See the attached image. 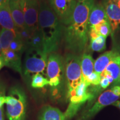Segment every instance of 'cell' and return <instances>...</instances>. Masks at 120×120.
Returning <instances> with one entry per match:
<instances>
[{"instance_id": "obj_1", "label": "cell", "mask_w": 120, "mask_h": 120, "mask_svg": "<svg viewBox=\"0 0 120 120\" xmlns=\"http://www.w3.org/2000/svg\"><path fill=\"white\" fill-rule=\"evenodd\" d=\"M94 0H77L70 22L64 26L63 39L65 47L79 54L86 48L89 38V16Z\"/></svg>"}, {"instance_id": "obj_2", "label": "cell", "mask_w": 120, "mask_h": 120, "mask_svg": "<svg viewBox=\"0 0 120 120\" xmlns=\"http://www.w3.org/2000/svg\"><path fill=\"white\" fill-rule=\"evenodd\" d=\"M38 28L42 35L44 51L48 55L58 49L64 37V26L47 0H40Z\"/></svg>"}, {"instance_id": "obj_3", "label": "cell", "mask_w": 120, "mask_h": 120, "mask_svg": "<svg viewBox=\"0 0 120 120\" xmlns=\"http://www.w3.org/2000/svg\"><path fill=\"white\" fill-rule=\"evenodd\" d=\"M5 105L8 120H25L27 109V97L19 86L13 87L8 96H6Z\"/></svg>"}, {"instance_id": "obj_4", "label": "cell", "mask_w": 120, "mask_h": 120, "mask_svg": "<svg viewBox=\"0 0 120 120\" xmlns=\"http://www.w3.org/2000/svg\"><path fill=\"white\" fill-rule=\"evenodd\" d=\"M22 64V74L31 79L37 73H44L47 67L48 54L43 50L28 49L26 50Z\"/></svg>"}, {"instance_id": "obj_5", "label": "cell", "mask_w": 120, "mask_h": 120, "mask_svg": "<svg viewBox=\"0 0 120 120\" xmlns=\"http://www.w3.org/2000/svg\"><path fill=\"white\" fill-rule=\"evenodd\" d=\"M81 60L79 55L73 53H68L64 59L68 91L75 89L82 82Z\"/></svg>"}, {"instance_id": "obj_6", "label": "cell", "mask_w": 120, "mask_h": 120, "mask_svg": "<svg viewBox=\"0 0 120 120\" xmlns=\"http://www.w3.org/2000/svg\"><path fill=\"white\" fill-rule=\"evenodd\" d=\"M64 70V61L62 56L56 52L48 56L46 75L51 87H57L61 83Z\"/></svg>"}, {"instance_id": "obj_7", "label": "cell", "mask_w": 120, "mask_h": 120, "mask_svg": "<svg viewBox=\"0 0 120 120\" xmlns=\"http://www.w3.org/2000/svg\"><path fill=\"white\" fill-rule=\"evenodd\" d=\"M21 8L26 28L32 32L38 28V15L40 2L38 0H20Z\"/></svg>"}, {"instance_id": "obj_8", "label": "cell", "mask_w": 120, "mask_h": 120, "mask_svg": "<svg viewBox=\"0 0 120 120\" xmlns=\"http://www.w3.org/2000/svg\"><path fill=\"white\" fill-rule=\"evenodd\" d=\"M77 0H49L51 7L64 26L70 22Z\"/></svg>"}, {"instance_id": "obj_9", "label": "cell", "mask_w": 120, "mask_h": 120, "mask_svg": "<svg viewBox=\"0 0 120 120\" xmlns=\"http://www.w3.org/2000/svg\"><path fill=\"white\" fill-rule=\"evenodd\" d=\"M120 98L115 94L111 90H109L102 93L98 97L97 101L88 111L82 114L79 120H89L96 115L101 109L106 106L113 104Z\"/></svg>"}, {"instance_id": "obj_10", "label": "cell", "mask_w": 120, "mask_h": 120, "mask_svg": "<svg viewBox=\"0 0 120 120\" xmlns=\"http://www.w3.org/2000/svg\"><path fill=\"white\" fill-rule=\"evenodd\" d=\"M103 6L112 31H115L120 25V8L117 4L112 0H106Z\"/></svg>"}, {"instance_id": "obj_11", "label": "cell", "mask_w": 120, "mask_h": 120, "mask_svg": "<svg viewBox=\"0 0 120 120\" xmlns=\"http://www.w3.org/2000/svg\"><path fill=\"white\" fill-rule=\"evenodd\" d=\"M4 58V66L22 75V55L8 49L1 53Z\"/></svg>"}, {"instance_id": "obj_12", "label": "cell", "mask_w": 120, "mask_h": 120, "mask_svg": "<svg viewBox=\"0 0 120 120\" xmlns=\"http://www.w3.org/2000/svg\"><path fill=\"white\" fill-rule=\"evenodd\" d=\"M9 2L10 0L0 7V27L1 28L16 31L17 28L12 17Z\"/></svg>"}, {"instance_id": "obj_13", "label": "cell", "mask_w": 120, "mask_h": 120, "mask_svg": "<svg viewBox=\"0 0 120 120\" xmlns=\"http://www.w3.org/2000/svg\"><path fill=\"white\" fill-rule=\"evenodd\" d=\"M89 28L96 26L101 22L109 21L105 7L102 4H94L89 16Z\"/></svg>"}, {"instance_id": "obj_14", "label": "cell", "mask_w": 120, "mask_h": 120, "mask_svg": "<svg viewBox=\"0 0 120 120\" xmlns=\"http://www.w3.org/2000/svg\"><path fill=\"white\" fill-rule=\"evenodd\" d=\"M9 4H10L12 17L17 29L26 28L23 12L19 5V1L10 0Z\"/></svg>"}, {"instance_id": "obj_15", "label": "cell", "mask_w": 120, "mask_h": 120, "mask_svg": "<svg viewBox=\"0 0 120 120\" xmlns=\"http://www.w3.org/2000/svg\"><path fill=\"white\" fill-rule=\"evenodd\" d=\"M38 120H66L64 113L57 108L47 105L40 111Z\"/></svg>"}, {"instance_id": "obj_16", "label": "cell", "mask_w": 120, "mask_h": 120, "mask_svg": "<svg viewBox=\"0 0 120 120\" xmlns=\"http://www.w3.org/2000/svg\"><path fill=\"white\" fill-rule=\"evenodd\" d=\"M118 55H120V54L115 51H109L103 53L94 61V71L100 74H101L111 60Z\"/></svg>"}, {"instance_id": "obj_17", "label": "cell", "mask_w": 120, "mask_h": 120, "mask_svg": "<svg viewBox=\"0 0 120 120\" xmlns=\"http://www.w3.org/2000/svg\"><path fill=\"white\" fill-rule=\"evenodd\" d=\"M120 72V55L113 58L101 74V77L109 75L113 79V85H116Z\"/></svg>"}, {"instance_id": "obj_18", "label": "cell", "mask_w": 120, "mask_h": 120, "mask_svg": "<svg viewBox=\"0 0 120 120\" xmlns=\"http://www.w3.org/2000/svg\"><path fill=\"white\" fill-rule=\"evenodd\" d=\"M94 61L90 54L84 53L81 60L82 82H85L89 75L93 72L94 69Z\"/></svg>"}, {"instance_id": "obj_19", "label": "cell", "mask_w": 120, "mask_h": 120, "mask_svg": "<svg viewBox=\"0 0 120 120\" xmlns=\"http://www.w3.org/2000/svg\"><path fill=\"white\" fill-rule=\"evenodd\" d=\"M16 36V31L1 28L0 45H1V53H3L9 49L10 44Z\"/></svg>"}, {"instance_id": "obj_20", "label": "cell", "mask_w": 120, "mask_h": 120, "mask_svg": "<svg viewBox=\"0 0 120 120\" xmlns=\"http://www.w3.org/2000/svg\"><path fill=\"white\" fill-rule=\"evenodd\" d=\"M36 49L44 51V42L42 35L39 28L31 32L26 45V49Z\"/></svg>"}, {"instance_id": "obj_21", "label": "cell", "mask_w": 120, "mask_h": 120, "mask_svg": "<svg viewBox=\"0 0 120 120\" xmlns=\"http://www.w3.org/2000/svg\"><path fill=\"white\" fill-rule=\"evenodd\" d=\"M9 49L13 51L23 55V53L26 51V47L25 43L22 41V39L20 38L19 34L16 33V36L15 37L13 41L11 42L10 44Z\"/></svg>"}, {"instance_id": "obj_22", "label": "cell", "mask_w": 120, "mask_h": 120, "mask_svg": "<svg viewBox=\"0 0 120 120\" xmlns=\"http://www.w3.org/2000/svg\"><path fill=\"white\" fill-rule=\"evenodd\" d=\"M49 85L47 78L45 77L41 73H37L32 76L31 80V86L34 88H41Z\"/></svg>"}, {"instance_id": "obj_23", "label": "cell", "mask_w": 120, "mask_h": 120, "mask_svg": "<svg viewBox=\"0 0 120 120\" xmlns=\"http://www.w3.org/2000/svg\"><path fill=\"white\" fill-rule=\"evenodd\" d=\"M106 38L100 35L94 40H91L90 48L92 51L100 52L103 51L106 48Z\"/></svg>"}, {"instance_id": "obj_24", "label": "cell", "mask_w": 120, "mask_h": 120, "mask_svg": "<svg viewBox=\"0 0 120 120\" xmlns=\"http://www.w3.org/2000/svg\"><path fill=\"white\" fill-rule=\"evenodd\" d=\"M93 27L96 30L100 35L105 37L106 38L111 34L112 31L110 23H109V21L101 22L100 23L97 25L96 26H94Z\"/></svg>"}, {"instance_id": "obj_25", "label": "cell", "mask_w": 120, "mask_h": 120, "mask_svg": "<svg viewBox=\"0 0 120 120\" xmlns=\"http://www.w3.org/2000/svg\"><path fill=\"white\" fill-rule=\"evenodd\" d=\"M83 103H70L66 111L64 113L66 120L71 119L76 115Z\"/></svg>"}, {"instance_id": "obj_26", "label": "cell", "mask_w": 120, "mask_h": 120, "mask_svg": "<svg viewBox=\"0 0 120 120\" xmlns=\"http://www.w3.org/2000/svg\"><path fill=\"white\" fill-rule=\"evenodd\" d=\"M101 74L96 72H94L91 73V75H89L87 78L85 83L89 86L90 85H93L94 86H97L99 85L101 81Z\"/></svg>"}, {"instance_id": "obj_27", "label": "cell", "mask_w": 120, "mask_h": 120, "mask_svg": "<svg viewBox=\"0 0 120 120\" xmlns=\"http://www.w3.org/2000/svg\"><path fill=\"white\" fill-rule=\"evenodd\" d=\"M6 96L0 92V120H4V105L5 104Z\"/></svg>"}, {"instance_id": "obj_28", "label": "cell", "mask_w": 120, "mask_h": 120, "mask_svg": "<svg viewBox=\"0 0 120 120\" xmlns=\"http://www.w3.org/2000/svg\"><path fill=\"white\" fill-rule=\"evenodd\" d=\"M100 86L102 89H105L109 86V80L106 77H101V81H100Z\"/></svg>"}, {"instance_id": "obj_29", "label": "cell", "mask_w": 120, "mask_h": 120, "mask_svg": "<svg viewBox=\"0 0 120 120\" xmlns=\"http://www.w3.org/2000/svg\"><path fill=\"white\" fill-rule=\"evenodd\" d=\"M111 90L114 94L117 96H120V86H115Z\"/></svg>"}, {"instance_id": "obj_30", "label": "cell", "mask_w": 120, "mask_h": 120, "mask_svg": "<svg viewBox=\"0 0 120 120\" xmlns=\"http://www.w3.org/2000/svg\"><path fill=\"white\" fill-rule=\"evenodd\" d=\"M4 66V58L1 54H0V70Z\"/></svg>"}, {"instance_id": "obj_31", "label": "cell", "mask_w": 120, "mask_h": 120, "mask_svg": "<svg viewBox=\"0 0 120 120\" xmlns=\"http://www.w3.org/2000/svg\"><path fill=\"white\" fill-rule=\"evenodd\" d=\"M103 77H106V78H107V79L109 80V81L110 83H112V82H113V77L111 76V75H106L105 76H103Z\"/></svg>"}, {"instance_id": "obj_32", "label": "cell", "mask_w": 120, "mask_h": 120, "mask_svg": "<svg viewBox=\"0 0 120 120\" xmlns=\"http://www.w3.org/2000/svg\"><path fill=\"white\" fill-rule=\"evenodd\" d=\"M114 106H116V107H117L120 109V101H116L115 102H114L113 104H112Z\"/></svg>"}, {"instance_id": "obj_33", "label": "cell", "mask_w": 120, "mask_h": 120, "mask_svg": "<svg viewBox=\"0 0 120 120\" xmlns=\"http://www.w3.org/2000/svg\"><path fill=\"white\" fill-rule=\"evenodd\" d=\"M7 1H8V0H0V7H1L4 3L7 2Z\"/></svg>"}, {"instance_id": "obj_34", "label": "cell", "mask_w": 120, "mask_h": 120, "mask_svg": "<svg viewBox=\"0 0 120 120\" xmlns=\"http://www.w3.org/2000/svg\"><path fill=\"white\" fill-rule=\"evenodd\" d=\"M116 86H120V76H119V79H118V82Z\"/></svg>"}, {"instance_id": "obj_35", "label": "cell", "mask_w": 120, "mask_h": 120, "mask_svg": "<svg viewBox=\"0 0 120 120\" xmlns=\"http://www.w3.org/2000/svg\"><path fill=\"white\" fill-rule=\"evenodd\" d=\"M117 4L118 7H119V8H120V1H118L117 2Z\"/></svg>"}, {"instance_id": "obj_36", "label": "cell", "mask_w": 120, "mask_h": 120, "mask_svg": "<svg viewBox=\"0 0 120 120\" xmlns=\"http://www.w3.org/2000/svg\"><path fill=\"white\" fill-rule=\"evenodd\" d=\"M112 1H113L114 2L116 3V4H117V2L118 1H120V0H112Z\"/></svg>"}, {"instance_id": "obj_37", "label": "cell", "mask_w": 120, "mask_h": 120, "mask_svg": "<svg viewBox=\"0 0 120 120\" xmlns=\"http://www.w3.org/2000/svg\"><path fill=\"white\" fill-rule=\"evenodd\" d=\"M0 31H1V28H0ZM1 53V45H0V54Z\"/></svg>"}, {"instance_id": "obj_38", "label": "cell", "mask_w": 120, "mask_h": 120, "mask_svg": "<svg viewBox=\"0 0 120 120\" xmlns=\"http://www.w3.org/2000/svg\"><path fill=\"white\" fill-rule=\"evenodd\" d=\"M16 1H20V0H16Z\"/></svg>"}]
</instances>
